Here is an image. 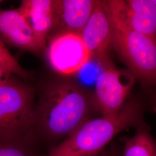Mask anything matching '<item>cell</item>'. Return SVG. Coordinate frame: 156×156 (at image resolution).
I'll use <instances>...</instances> for the list:
<instances>
[{
	"label": "cell",
	"instance_id": "cell-1",
	"mask_svg": "<svg viewBox=\"0 0 156 156\" xmlns=\"http://www.w3.org/2000/svg\"><path fill=\"white\" fill-rule=\"evenodd\" d=\"M36 90L38 100L27 135L36 145L45 142L54 147L90 119V94L71 79L49 76Z\"/></svg>",
	"mask_w": 156,
	"mask_h": 156
},
{
	"label": "cell",
	"instance_id": "cell-2",
	"mask_svg": "<svg viewBox=\"0 0 156 156\" xmlns=\"http://www.w3.org/2000/svg\"><path fill=\"white\" fill-rule=\"evenodd\" d=\"M145 126L142 103L131 99L113 116L88 119L45 156H94L124 129Z\"/></svg>",
	"mask_w": 156,
	"mask_h": 156
},
{
	"label": "cell",
	"instance_id": "cell-3",
	"mask_svg": "<svg viewBox=\"0 0 156 156\" xmlns=\"http://www.w3.org/2000/svg\"><path fill=\"white\" fill-rule=\"evenodd\" d=\"M36 91V87L13 74L0 86V138H17L28 135Z\"/></svg>",
	"mask_w": 156,
	"mask_h": 156
},
{
	"label": "cell",
	"instance_id": "cell-4",
	"mask_svg": "<svg viewBox=\"0 0 156 156\" xmlns=\"http://www.w3.org/2000/svg\"><path fill=\"white\" fill-rule=\"evenodd\" d=\"M109 17L112 30V48L142 83H155L156 41L128 28L110 15Z\"/></svg>",
	"mask_w": 156,
	"mask_h": 156
},
{
	"label": "cell",
	"instance_id": "cell-5",
	"mask_svg": "<svg viewBox=\"0 0 156 156\" xmlns=\"http://www.w3.org/2000/svg\"><path fill=\"white\" fill-rule=\"evenodd\" d=\"M98 76L94 90L90 94L93 111L102 116H111L121 110L127 101L136 78L129 69H120L112 62L103 65Z\"/></svg>",
	"mask_w": 156,
	"mask_h": 156
},
{
	"label": "cell",
	"instance_id": "cell-6",
	"mask_svg": "<svg viewBox=\"0 0 156 156\" xmlns=\"http://www.w3.org/2000/svg\"><path fill=\"white\" fill-rule=\"evenodd\" d=\"M45 55L51 68L62 76L79 72L92 56L77 34H58L47 39Z\"/></svg>",
	"mask_w": 156,
	"mask_h": 156
},
{
	"label": "cell",
	"instance_id": "cell-7",
	"mask_svg": "<svg viewBox=\"0 0 156 156\" xmlns=\"http://www.w3.org/2000/svg\"><path fill=\"white\" fill-rule=\"evenodd\" d=\"M111 16L156 41V0L104 1Z\"/></svg>",
	"mask_w": 156,
	"mask_h": 156
},
{
	"label": "cell",
	"instance_id": "cell-8",
	"mask_svg": "<svg viewBox=\"0 0 156 156\" xmlns=\"http://www.w3.org/2000/svg\"><path fill=\"white\" fill-rule=\"evenodd\" d=\"M112 24L104 1H95L87 22L79 34L92 57L101 65L112 62L108 53L112 48Z\"/></svg>",
	"mask_w": 156,
	"mask_h": 156
},
{
	"label": "cell",
	"instance_id": "cell-9",
	"mask_svg": "<svg viewBox=\"0 0 156 156\" xmlns=\"http://www.w3.org/2000/svg\"><path fill=\"white\" fill-rule=\"evenodd\" d=\"M0 40L4 44L37 56L45 54L46 49L35 37L17 8L13 10L0 9Z\"/></svg>",
	"mask_w": 156,
	"mask_h": 156
},
{
	"label": "cell",
	"instance_id": "cell-10",
	"mask_svg": "<svg viewBox=\"0 0 156 156\" xmlns=\"http://www.w3.org/2000/svg\"><path fill=\"white\" fill-rule=\"evenodd\" d=\"M95 3V0H53V24L48 39L61 34L79 35Z\"/></svg>",
	"mask_w": 156,
	"mask_h": 156
},
{
	"label": "cell",
	"instance_id": "cell-11",
	"mask_svg": "<svg viewBox=\"0 0 156 156\" xmlns=\"http://www.w3.org/2000/svg\"><path fill=\"white\" fill-rule=\"evenodd\" d=\"M39 42L47 46L53 27V0H23L17 8Z\"/></svg>",
	"mask_w": 156,
	"mask_h": 156
},
{
	"label": "cell",
	"instance_id": "cell-12",
	"mask_svg": "<svg viewBox=\"0 0 156 156\" xmlns=\"http://www.w3.org/2000/svg\"><path fill=\"white\" fill-rule=\"evenodd\" d=\"M122 156H156V142L146 126L136 128V134L127 140Z\"/></svg>",
	"mask_w": 156,
	"mask_h": 156
},
{
	"label": "cell",
	"instance_id": "cell-13",
	"mask_svg": "<svg viewBox=\"0 0 156 156\" xmlns=\"http://www.w3.org/2000/svg\"><path fill=\"white\" fill-rule=\"evenodd\" d=\"M37 146L27 135L17 138H0V156H41Z\"/></svg>",
	"mask_w": 156,
	"mask_h": 156
},
{
	"label": "cell",
	"instance_id": "cell-14",
	"mask_svg": "<svg viewBox=\"0 0 156 156\" xmlns=\"http://www.w3.org/2000/svg\"><path fill=\"white\" fill-rule=\"evenodd\" d=\"M0 66L5 67L12 73L22 80H27L31 78V73L23 68L10 51L0 40Z\"/></svg>",
	"mask_w": 156,
	"mask_h": 156
},
{
	"label": "cell",
	"instance_id": "cell-15",
	"mask_svg": "<svg viewBox=\"0 0 156 156\" xmlns=\"http://www.w3.org/2000/svg\"><path fill=\"white\" fill-rule=\"evenodd\" d=\"M12 74L9 70L5 67L0 66V86L5 82Z\"/></svg>",
	"mask_w": 156,
	"mask_h": 156
},
{
	"label": "cell",
	"instance_id": "cell-16",
	"mask_svg": "<svg viewBox=\"0 0 156 156\" xmlns=\"http://www.w3.org/2000/svg\"><path fill=\"white\" fill-rule=\"evenodd\" d=\"M94 156H120L119 151L116 148L111 147L109 149L104 150Z\"/></svg>",
	"mask_w": 156,
	"mask_h": 156
},
{
	"label": "cell",
	"instance_id": "cell-17",
	"mask_svg": "<svg viewBox=\"0 0 156 156\" xmlns=\"http://www.w3.org/2000/svg\"><path fill=\"white\" fill-rule=\"evenodd\" d=\"M2 2V1H0V2Z\"/></svg>",
	"mask_w": 156,
	"mask_h": 156
}]
</instances>
